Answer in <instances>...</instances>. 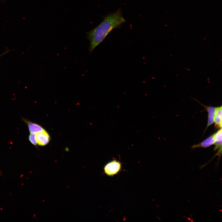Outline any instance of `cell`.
I'll list each match as a JSON object with an SVG mask.
<instances>
[{
  "label": "cell",
  "mask_w": 222,
  "mask_h": 222,
  "mask_svg": "<svg viewBox=\"0 0 222 222\" xmlns=\"http://www.w3.org/2000/svg\"><path fill=\"white\" fill-rule=\"evenodd\" d=\"M3 55H0V57L1 56H2Z\"/></svg>",
  "instance_id": "30bf717a"
},
{
  "label": "cell",
  "mask_w": 222,
  "mask_h": 222,
  "mask_svg": "<svg viewBox=\"0 0 222 222\" xmlns=\"http://www.w3.org/2000/svg\"><path fill=\"white\" fill-rule=\"evenodd\" d=\"M214 134H213L201 142L193 146L192 148L193 149L199 147L207 148L214 144Z\"/></svg>",
  "instance_id": "ba28073f"
},
{
  "label": "cell",
  "mask_w": 222,
  "mask_h": 222,
  "mask_svg": "<svg viewBox=\"0 0 222 222\" xmlns=\"http://www.w3.org/2000/svg\"><path fill=\"white\" fill-rule=\"evenodd\" d=\"M23 119L27 125L30 134H36L45 130L39 124L25 119L23 118Z\"/></svg>",
  "instance_id": "277c9868"
},
{
  "label": "cell",
  "mask_w": 222,
  "mask_h": 222,
  "mask_svg": "<svg viewBox=\"0 0 222 222\" xmlns=\"http://www.w3.org/2000/svg\"><path fill=\"white\" fill-rule=\"evenodd\" d=\"M126 22L122 16L121 8L115 12L110 13L104 16L102 21L94 29L86 32V39L90 42L88 49L90 54L113 30L120 27Z\"/></svg>",
  "instance_id": "6da1fadb"
},
{
  "label": "cell",
  "mask_w": 222,
  "mask_h": 222,
  "mask_svg": "<svg viewBox=\"0 0 222 222\" xmlns=\"http://www.w3.org/2000/svg\"><path fill=\"white\" fill-rule=\"evenodd\" d=\"M121 168V163L116 160H113L104 166L105 173L107 175L112 176L117 174Z\"/></svg>",
  "instance_id": "7a4b0ae2"
},
{
  "label": "cell",
  "mask_w": 222,
  "mask_h": 222,
  "mask_svg": "<svg viewBox=\"0 0 222 222\" xmlns=\"http://www.w3.org/2000/svg\"><path fill=\"white\" fill-rule=\"evenodd\" d=\"M1 171H0V174H1Z\"/></svg>",
  "instance_id": "8fae6325"
},
{
  "label": "cell",
  "mask_w": 222,
  "mask_h": 222,
  "mask_svg": "<svg viewBox=\"0 0 222 222\" xmlns=\"http://www.w3.org/2000/svg\"><path fill=\"white\" fill-rule=\"evenodd\" d=\"M222 106L216 108L214 117L215 127L222 128Z\"/></svg>",
  "instance_id": "52a82bcc"
},
{
  "label": "cell",
  "mask_w": 222,
  "mask_h": 222,
  "mask_svg": "<svg viewBox=\"0 0 222 222\" xmlns=\"http://www.w3.org/2000/svg\"><path fill=\"white\" fill-rule=\"evenodd\" d=\"M37 144L40 146H44L49 142L50 137L46 130L36 134Z\"/></svg>",
  "instance_id": "3957f363"
},
{
  "label": "cell",
  "mask_w": 222,
  "mask_h": 222,
  "mask_svg": "<svg viewBox=\"0 0 222 222\" xmlns=\"http://www.w3.org/2000/svg\"><path fill=\"white\" fill-rule=\"evenodd\" d=\"M206 109L208 112V120L207 125L205 130V131L207 128L214 122V117L216 108L214 107L209 106L202 105Z\"/></svg>",
  "instance_id": "8992f818"
},
{
  "label": "cell",
  "mask_w": 222,
  "mask_h": 222,
  "mask_svg": "<svg viewBox=\"0 0 222 222\" xmlns=\"http://www.w3.org/2000/svg\"><path fill=\"white\" fill-rule=\"evenodd\" d=\"M29 140L31 144L34 146H36L37 144L36 134H30L29 136Z\"/></svg>",
  "instance_id": "9c48e42d"
},
{
  "label": "cell",
  "mask_w": 222,
  "mask_h": 222,
  "mask_svg": "<svg viewBox=\"0 0 222 222\" xmlns=\"http://www.w3.org/2000/svg\"></svg>",
  "instance_id": "7c38bea8"
},
{
  "label": "cell",
  "mask_w": 222,
  "mask_h": 222,
  "mask_svg": "<svg viewBox=\"0 0 222 222\" xmlns=\"http://www.w3.org/2000/svg\"><path fill=\"white\" fill-rule=\"evenodd\" d=\"M215 140L214 150L218 149L219 154L221 153L222 150V129L220 128L216 133L213 134Z\"/></svg>",
  "instance_id": "5b68a950"
}]
</instances>
